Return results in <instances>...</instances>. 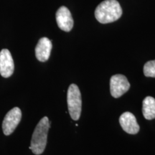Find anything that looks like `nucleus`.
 Returning <instances> with one entry per match:
<instances>
[{
    "mask_svg": "<svg viewBox=\"0 0 155 155\" xmlns=\"http://www.w3.org/2000/svg\"><path fill=\"white\" fill-rule=\"evenodd\" d=\"M122 15V9L116 0H105L98 5L95 17L101 24H107L118 20Z\"/></svg>",
    "mask_w": 155,
    "mask_h": 155,
    "instance_id": "f257e3e1",
    "label": "nucleus"
},
{
    "mask_svg": "<svg viewBox=\"0 0 155 155\" xmlns=\"http://www.w3.org/2000/svg\"><path fill=\"white\" fill-rule=\"evenodd\" d=\"M50 121L47 116H45L39 121L33 132L30 149L36 155L43 153L47 144L48 133L50 129Z\"/></svg>",
    "mask_w": 155,
    "mask_h": 155,
    "instance_id": "f03ea898",
    "label": "nucleus"
},
{
    "mask_svg": "<svg viewBox=\"0 0 155 155\" xmlns=\"http://www.w3.org/2000/svg\"><path fill=\"white\" fill-rule=\"evenodd\" d=\"M67 102L70 115L73 120L77 121L81 116L82 108L81 91L77 85L71 84L69 86L67 94Z\"/></svg>",
    "mask_w": 155,
    "mask_h": 155,
    "instance_id": "7ed1b4c3",
    "label": "nucleus"
},
{
    "mask_svg": "<svg viewBox=\"0 0 155 155\" xmlns=\"http://www.w3.org/2000/svg\"><path fill=\"white\" fill-rule=\"evenodd\" d=\"M22 119V111L18 107L11 109L6 114L2 122V130L6 136L10 135L15 130Z\"/></svg>",
    "mask_w": 155,
    "mask_h": 155,
    "instance_id": "20e7f679",
    "label": "nucleus"
},
{
    "mask_svg": "<svg viewBox=\"0 0 155 155\" xmlns=\"http://www.w3.org/2000/svg\"><path fill=\"white\" fill-rule=\"evenodd\" d=\"M130 88V83L124 75H114L110 80V91L114 98H118L127 93Z\"/></svg>",
    "mask_w": 155,
    "mask_h": 155,
    "instance_id": "39448f33",
    "label": "nucleus"
},
{
    "mask_svg": "<svg viewBox=\"0 0 155 155\" xmlns=\"http://www.w3.org/2000/svg\"><path fill=\"white\" fill-rule=\"evenodd\" d=\"M58 26L65 32H70L73 27V19L71 12L65 6L60 7L56 12Z\"/></svg>",
    "mask_w": 155,
    "mask_h": 155,
    "instance_id": "423d86ee",
    "label": "nucleus"
},
{
    "mask_svg": "<svg viewBox=\"0 0 155 155\" xmlns=\"http://www.w3.org/2000/svg\"><path fill=\"white\" fill-rule=\"evenodd\" d=\"M15 64L10 52L3 49L0 52V74L4 78H9L14 73Z\"/></svg>",
    "mask_w": 155,
    "mask_h": 155,
    "instance_id": "0eeeda50",
    "label": "nucleus"
},
{
    "mask_svg": "<svg viewBox=\"0 0 155 155\" xmlns=\"http://www.w3.org/2000/svg\"><path fill=\"white\" fill-rule=\"evenodd\" d=\"M119 123L124 131L129 134H136L139 132V126L134 115L131 112L122 114L119 118Z\"/></svg>",
    "mask_w": 155,
    "mask_h": 155,
    "instance_id": "6e6552de",
    "label": "nucleus"
},
{
    "mask_svg": "<svg viewBox=\"0 0 155 155\" xmlns=\"http://www.w3.org/2000/svg\"><path fill=\"white\" fill-rule=\"evenodd\" d=\"M53 45L48 38L40 39L35 48V55L37 59L40 62H45L49 59Z\"/></svg>",
    "mask_w": 155,
    "mask_h": 155,
    "instance_id": "1a4fd4ad",
    "label": "nucleus"
},
{
    "mask_svg": "<svg viewBox=\"0 0 155 155\" xmlns=\"http://www.w3.org/2000/svg\"><path fill=\"white\" fill-rule=\"evenodd\" d=\"M142 113L147 120L155 119V99L153 97L147 96L143 101Z\"/></svg>",
    "mask_w": 155,
    "mask_h": 155,
    "instance_id": "9d476101",
    "label": "nucleus"
},
{
    "mask_svg": "<svg viewBox=\"0 0 155 155\" xmlns=\"http://www.w3.org/2000/svg\"><path fill=\"white\" fill-rule=\"evenodd\" d=\"M144 74L147 77L155 78V60L147 62L144 65Z\"/></svg>",
    "mask_w": 155,
    "mask_h": 155,
    "instance_id": "9b49d317",
    "label": "nucleus"
}]
</instances>
